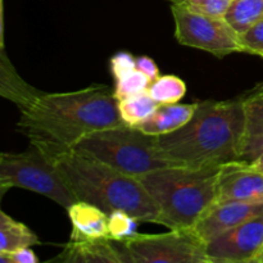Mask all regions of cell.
<instances>
[{"label": "cell", "instance_id": "cell-1", "mask_svg": "<svg viewBox=\"0 0 263 263\" xmlns=\"http://www.w3.org/2000/svg\"><path fill=\"white\" fill-rule=\"evenodd\" d=\"M118 99L105 85L39 95L21 110L17 127L45 154L73 148L85 135L122 125Z\"/></svg>", "mask_w": 263, "mask_h": 263}, {"label": "cell", "instance_id": "cell-2", "mask_svg": "<svg viewBox=\"0 0 263 263\" xmlns=\"http://www.w3.org/2000/svg\"><path fill=\"white\" fill-rule=\"evenodd\" d=\"M244 126V98L205 100L182 127L158 136L159 151L172 166H222L239 161Z\"/></svg>", "mask_w": 263, "mask_h": 263}, {"label": "cell", "instance_id": "cell-3", "mask_svg": "<svg viewBox=\"0 0 263 263\" xmlns=\"http://www.w3.org/2000/svg\"><path fill=\"white\" fill-rule=\"evenodd\" d=\"M77 200L91 203L105 213L123 211L139 222H159V208L138 177L74 149L46 154Z\"/></svg>", "mask_w": 263, "mask_h": 263}, {"label": "cell", "instance_id": "cell-4", "mask_svg": "<svg viewBox=\"0 0 263 263\" xmlns=\"http://www.w3.org/2000/svg\"><path fill=\"white\" fill-rule=\"evenodd\" d=\"M221 166H170L138 177L159 208V225L193 229L217 200Z\"/></svg>", "mask_w": 263, "mask_h": 263}, {"label": "cell", "instance_id": "cell-5", "mask_svg": "<svg viewBox=\"0 0 263 263\" xmlns=\"http://www.w3.org/2000/svg\"><path fill=\"white\" fill-rule=\"evenodd\" d=\"M71 149L134 177L172 166L159 151L158 136L126 123L87 134Z\"/></svg>", "mask_w": 263, "mask_h": 263}, {"label": "cell", "instance_id": "cell-6", "mask_svg": "<svg viewBox=\"0 0 263 263\" xmlns=\"http://www.w3.org/2000/svg\"><path fill=\"white\" fill-rule=\"evenodd\" d=\"M10 187L37 193L66 211L77 202L54 162L33 144L22 153H2L0 156L2 194Z\"/></svg>", "mask_w": 263, "mask_h": 263}, {"label": "cell", "instance_id": "cell-7", "mask_svg": "<svg viewBox=\"0 0 263 263\" xmlns=\"http://www.w3.org/2000/svg\"><path fill=\"white\" fill-rule=\"evenodd\" d=\"M120 243L131 263H208L205 243L194 229L138 233Z\"/></svg>", "mask_w": 263, "mask_h": 263}, {"label": "cell", "instance_id": "cell-8", "mask_svg": "<svg viewBox=\"0 0 263 263\" xmlns=\"http://www.w3.org/2000/svg\"><path fill=\"white\" fill-rule=\"evenodd\" d=\"M175 37L181 45L208 51L217 58L241 53L239 33L225 18L194 12L185 5L172 4Z\"/></svg>", "mask_w": 263, "mask_h": 263}, {"label": "cell", "instance_id": "cell-9", "mask_svg": "<svg viewBox=\"0 0 263 263\" xmlns=\"http://www.w3.org/2000/svg\"><path fill=\"white\" fill-rule=\"evenodd\" d=\"M263 252V215L251 218L205 244L208 263L254 262Z\"/></svg>", "mask_w": 263, "mask_h": 263}, {"label": "cell", "instance_id": "cell-10", "mask_svg": "<svg viewBox=\"0 0 263 263\" xmlns=\"http://www.w3.org/2000/svg\"><path fill=\"white\" fill-rule=\"evenodd\" d=\"M217 200L263 203V172L240 161L222 164L218 174Z\"/></svg>", "mask_w": 263, "mask_h": 263}, {"label": "cell", "instance_id": "cell-11", "mask_svg": "<svg viewBox=\"0 0 263 263\" xmlns=\"http://www.w3.org/2000/svg\"><path fill=\"white\" fill-rule=\"evenodd\" d=\"M261 215L263 203L216 200L193 229L207 244L220 234Z\"/></svg>", "mask_w": 263, "mask_h": 263}, {"label": "cell", "instance_id": "cell-12", "mask_svg": "<svg viewBox=\"0 0 263 263\" xmlns=\"http://www.w3.org/2000/svg\"><path fill=\"white\" fill-rule=\"evenodd\" d=\"M61 263H126L128 257L120 241L103 239H69L63 251L51 259Z\"/></svg>", "mask_w": 263, "mask_h": 263}, {"label": "cell", "instance_id": "cell-13", "mask_svg": "<svg viewBox=\"0 0 263 263\" xmlns=\"http://www.w3.org/2000/svg\"><path fill=\"white\" fill-rule=\"evenodd\" d=\"M246 126L239 161L254 167L263 166V92L253 90L244 98Z\"/></svg>", "mask_w": 263, "mask_h": 263}, {"label": "cell", "instance_id": "cell-14", "mask_svg": "<svg viewBox=\"0 0 263 263\" xmlns=\"http://www.w3.org/2000/svg\"><path fill=\"white\" fill-rule=\"evenodd\" d=\"M72 225L69 239H109L108 213L91 203L77 200L67 210Z\"/></svg>", "mask_w": 263, "mask_h": 263}, {"label": "cell", "instance_id": "cell-15", "mask_svg": "<svg viewBox=\"0 0 263 263\" xmlns=\"http://www.w3.org/2000/svg\"><path fill=\"white\" fill-rule=\"evenodd\" d=\"M197 109L195 104H161L149 120L140 123L138 128L148 135L161 136L179 130L187 123Z\"/></svg>", "mask_w": 263, "mask_h": 263}, {"label": "cell", "instance_id": "cell-16", "mask_svg": "<svg viewBox=\"0 0 263 263\" xmlns=\"http://www.w3.org/2000/svg\"><path fill=\"white\" fill-rule=\"evenodd\" d=\"M0 94L3 98L14 103L20 110L25 109L39 95L43 94V91L30 86L21 79L12 62L8 59L4 46L2 48L0 58Z\"/></svg>", "mask_w": 263, "mask_h": 263}, {"label": "cell", "instance_id": "cell-17", "mask_svg": "<svg viewBox=\"0 0 263 263\" xmlns=\"http://www.w3.org/2000/svg\"><path fill=\"white\" fill-rule=\"evenodd\" d=\"M0 252H14L40 244L37 235L32 230L10 217L4 211L0 212Z\"/></svg>", "mask_w": 263, "mask_h": 263}, {"label": "cell", "instance_id": "cell-18", "mask_svg": "<svg viewBox=\"0 0 263 263\" xmlns=\"http://www.w3.org/2000/svg\"><path fill=\"white\" fill-rule=\"evenodd\" d=\"M159 105L161 104L152 98L148 90L118 100V108H120V115L123 123L134 126V127H138L140 123L149 120L158 109Z\"/></svg>", "mask_w": 263, "mask_h": 263}, {"label": "cell", "instance_id": "cell-19", "mask_svg": "<svg viewBox=\"0 0 263 263\" xmlns=\"http://www.w3.org/2000/svg\"><path fill=\"white\" fill-rule=\"evenodd\" d=\"M223 18L240 35L263 18V0H233Z\"/></svg>", "mask_w": 263, "mask_h": 263}, {"label": "cell", "instance_id": "cell-20", "mask_svg": "<svg viewBox=\"0 0 263 263\" xmlns=\"http://www.w3.org/2000/svg\"><path fill=\"white\" fill-rule=\"evenodd\" d=\"M148 92L159 104L179 103L186 94V84L174 74L158 76L149 85Z\"/></svg>", "mask_w": 263, "mask_h": 263}, {"label": "cell", "instance_id": "cell-21", "mask_svg": "<svg viewBox=\"0 0 263 263\" xmlns=\"http://www.w3.org/2000/svg\"><path fill=\"white\" fill-rule=\"evenodd\" d=\"M138 222L134 216L123 211H115L108 215V234L110 240L123 241L138 234Z\"/></svg>", "mask_w": 263, "mask_h": 263}, {"label": "cell", "instance_id": "cell-22", "mask_svg": "<svg viewBox=\"0 0 263 263\" xmlns=\"http://www.w3.org/2000/svg\"><path fill=\"white\" fill-rule=\"evenodd\" d=\"M151 82L152 80L146 74H144L143 72L136 68L131 71L130 73L116 80L113 91H115L116 98L118 100H122L125 98L146 91L149 89Z\"/></svg>", "mask_w": 263, "mask_h": 263}, {"label": "cell", "instance_id": "cell-23", "mask_svg": "<svg viewBox=\"0 0 263 263\" xmlns=\"http://www.w3.org/2000/svg\"><path fill=\"white\" fill-rule=\"evenodd\" d=\"M233 0H177L174 4L185 5L194 12L223 18Z\"/></svg>", "mask_w": 263, "mask_h": 263}, {"label": "cell", "instance_id": "cell-24", "mask_svg": "<svg viewBox=\"0 0 263 263\" xmlns=\"http://www.w3.org/2000/svg\"><path fill=\"white\" fill-rule=\"evenodd\" d=\"M241 53L254 54L263 58V18L239 35Z\"/></svg>", "mask_w": 263, "mask_h": 263}, {"label": "cell", "instance_id": "cell-25", "mask_svg": "<svg viewBox=\"0 0 263 263\" xmlns=\"http://www.w3.org/2000/svg\"><path fill=\"white\" fill-rule=\"evenodd\" d=\"M109 66L113 77L117 80L136 69V58H134L133 54L127 51H120L110 58Z\"/></svg>", "mask_w": 263, "mask_h": 263}, {"label": "cell", "instance_id": "cell-26", "mask_svg": "<svg viewBox=\"0 0 263 263\" xmlns=\"http://www.w3.org/2000/svg\"><path fill=\"white\" fill-rule=\"evenodd\" d=\"M2 263H37L39 258L31 248H22L14 252H0Z\"/></svg>", "mask_w": 263, "mask_h": 263}, {"label": "cell", "instance_id": "cell-27", "mask_svg": "<svg viewBox=\"0 0 263 263\" xmlns=\"http://www.w3.org/2000/svg\"><path fill=\"white\" fill-rule=\"evenodd\" d=\"M136 68H138L139 71L143 72L144 74H146L152 81L159 76L158 66H157L156 62H154L153 59L149 58V57L143 55L136 58Z\"/></svg>", "mask_w": 263, "mask_h": 263}, {"label": "cell", "instance_id": "cell-28", "mask_svg": "<svg viewBox=\"0 0 263 263\" xmlns=\"http://www.w3.org/2000/svg\"><path fill=\"white\" fill-rule=\"evenodd\" d=\"M254 90H258V91H262L263 92V84L259 85V86L257 87V89H254Z\"/></svg>", "mask_w": 263, "mask_h": 263}, {"label": "cell", "instance_id": "cell-29", "mask_svg": "<svg viewBox=\"0 0 263 263\" xmlns=\"http://www.w3.org/2000/svg\"><path fill=\"white\" fill-rule=\"evenodd\" d=\"M168 2H171V3H172V4H174V3H176V2H177V0H168Z\"/></svg>", "mask_w": 263, "mask_h": 263}, {"label": "cell", "instance_id": "cell-30", "mask_svg": "<svg viewBox=\"0 0 263 263\" xmlns=\"http://www.w3.org/2000/svg\"><path fill=\"white\" fill-rule=\"evenodd\" d=\"M257 168H259V170H261V171L263 172V166H261V167H257Z\"/></svg>", "mask_w": 263, "mask_h": 263}]
</instances>
